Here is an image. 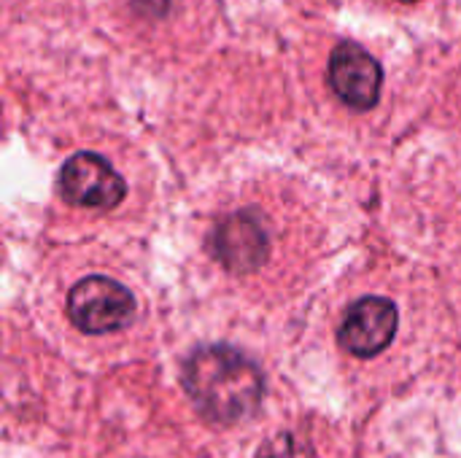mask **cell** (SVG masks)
Instances as JSON below:
<instances>
[{
	"label": "cell",
	"instance_id": "7a4b0ae2",
	"mask_svg": "<svg viewBox=\"0 0 461 458\" xmlns=\"http://www.w3.org/2000/svg\"><path fill=\"white\" fill-rule=\"evenodd\" d=\"M68 319L84 335H108L135 319V297L105 275L81 278L68 294Z\"/></svg>",
	"mask_w": 461,
	"mask_h": 458
},
{
	"label": "cell",
	"instance_id": "ba28073f",
	"mask_svg": "<svg viewBox=\"0 0 461 458\" xmlns=\"http://www.w3.org/2000/svg\"><path fill=\"white\" fill-rule=\"evenodd\" d=\"M405 3H413V0H405Z\"/></svg>",
	"mask_w": 461,
	"mask_h": 458
},
{
	"label": "cell",
	"instance_id": "6da1fadb",
	"mask_svg": "<svg viewBox=\"0 0 461 458\" xmlns=\"http://www.w3.org/2000/svg\"><path fill=\"white\" fill-rule=\"evenodd\" d=\"M184 391L197 413L216 427L251 418L265 397L262 370L232 346H200L181 370Z\"/></svg>",
	"mask_w": 461,
	"mask_h": 458
},
{
	"label": "cell",
	"instance_id": "5b68a950",
	"mask_svg": "<svg viewBox=\"0 0 461 458\" xmlns=\"http://www.w3.org/2000/svg\"><path fill=\"white\" fill-rule=\"evenodd\" d=\"M397 305L386 297H365L357 300L338 329L340 346L359 359H373L381 351H386L397 335Z\"/></svg>",
	"mask_w": 461,
	"mask_h": 458
},
{
	"label": "cell",
	"instance_id": "8992f818",
	"mask_svg": "<svg viewBox=\"0 0 461 458\" xmlns=\"http://www.w3.org/2000/svg\"><path fill=\"white\" fill-rule=\"evenodd\" d=\"M330 86L335 94L357 111H367L378 103L381 97V84H384V70L378 59L365 51L359 43H340L335 46L327 67Z\"/></svg>",
	"mask_w": 461,
	"mask_h": 458
},
{
	"label": "cell",
	"instance_id": "277c9868",
	"mask_svg": "<svg viewBox=\"0 0 461 458\" xmlns=\"http://www.w3.org/2000/svg\"><path fill=\"white\" fill-rule=\"evenodd\" d=\"M57 186L62 200L78 208H113L127 194V184L113 165L92 151L73 154L59 167Z\"/></svg>",
	"mask_w": 461,
	"mask_h": 458
},
{
	"label": "cell",
	"instance_id": "3957f363",
	"mask_svg": "<svg viewBox=\"0 0 461 458\" xmlns=\"http://www.w3.org/2000/svg\"><path fill=\"white\" fill-rule=\"evenodd\" d=\"M208 248L224 270L246 275L265 265L270 254V235L262 216L254 211H240L213 224Z\"/></svg>",
	"mask_w": 461,
	"mask_h": 458
},
{
	"label": "cell",
	"instance_id": "52a82bcc",
	"mask_svg": "<svg viewBox=\"0 0 461 458\" xmlns=\"http://www.w3.org/2000/svg\"><path fill=\"white\" fill-rule=\"evenodd\" d=\"M257 458H319L316 451L303 443L300 437L289 435V432H281L276 437H270L259 451H257Z\"/></svg>",
	"mask_w": 461,
	"mask_h": 458
}]
</instances>
